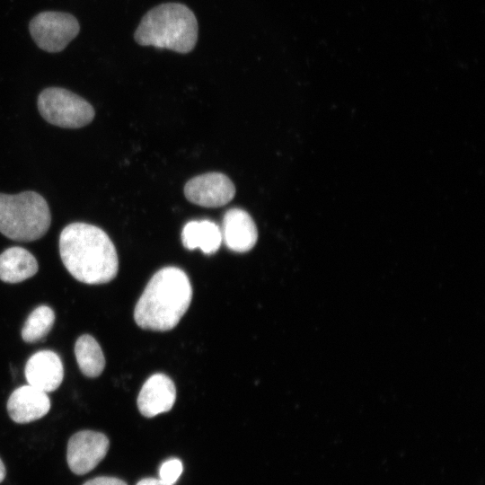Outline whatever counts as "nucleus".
Here are the masks:
<instances>
[{"label":"nucleus","instance_id":"obj_1","mask_svg":"<svg viewBox=\"0 0 485 485\" xmlns=\"http://www.w3.org/2000/svg\"><path fill=\"white\" fill-rule=\"evenodd\" d=\"M59 254L67 271L85 284L108 283L118 273L116 248L109 235L93 225H67L59 236Z\"/></svg>","mask_w":485,"mask_h":485},{"label":"nucleus","instance_id":"obj_2","mask_svg":"<svg viewBox=\"0 0 485 485\" xmlns=\"http://www.w3.org/2000/svg\"><path fill=\"white\" fill-rule=\"evenodd\" d=\"M192 287L186 273L165 267L151 278L138 299L134 318L137 324L153 331L173 329L188 310Z\"/></svg>","mask_w":485,"mask_h":485},{"label":"nucleus","instance_id":"obj_3","mask_svg":"<svg viewBox=\"0 0 485 485\" xmlns=\"http://www.w3.org/2000/svg\"><path fill=\"white\" fill-rule=\"evenodd\" d=\"M141 46L168 48L178 53L193 49L198 40V22L193 12L179 3H166L151 9L135 34Z\"/></svg>","mask_w":485,"mask_h":485},{"label":"nucleus","instance_id":"obj_4","mask_svg":"<svg viewBox=\"0 0 485 485\" xmlns=\"http://www.w3.org/2000/svg\"><path fill=\"white\" fill-rule=\"evenodd\" d=\"M51 214L46 199L35 191L0 193V233L18 242H31L48 230Z\"/></svg>","mask_w":485,"mask_h":485},{"label":"nucleus","instance_id":"obj_5","mask_svg":"<svg viewBox=\"0 0 485 485\" xmlns=\"http://www.w3.org/2000/svg\"><path fill=\"white\" fill-rule=\"evenodd\" d=\"M38 110L47 122L64 128H83L95 114L86 100L59 87H48L40 93Z\"/></svg>","mask_w":485,"mask_h":485},{"label":"nucleus","instance_id":"obj_6","mask_svg":"<svg viewBox=\"0 0 485 485\" xmlns=\"http://www.w3.org/2000/svg\"><path fill=\"white\" fill-rule=\"evenodd\" d=\"M80 30L70 13L43 12L30 22V32L37 46L47 52H59L76 37Z\"/></svg>","mask_w":485,"mask_h":485},{"label":"nucleus","instance_id":"obj_7","mask_svg":"<svg viewBox=\"0 0 485 485\" xmlns=\"http://www.w3.org/2000/svg\"><path fill=\"white\" fill-rule=\"evenodd\" d=\"M109 447L110 441L104 434L93 430L79 431L67 443V464L74 473L85 474L105 457Z\"/></svg>","mask_w":485,"mask_h":485},{"label":"nucleus","instance_id":"obj_8","mask_svg":"<svg viewBox=\"0 0 485 485\" xmlns=\"http://www.w3.org/2000/svg\"><path fill=\"white\" fill-rule=\"evenodd\" d=\"M184 194L198 206L218 207L234 198L235 187L224 173L208 172L190 179L184 187Z\"/></svg>","mask_w":485,"mask_h":485},{"label":"nucleus","instance_id":"obj_9","mask_svg":"<svg viewBox=\"0 0 485 485\" xmlns=\"http://www.w3.org/2000/svg\"><path fill=\"white\" fill-rule=\"evenodd\" d=\"M175 399L176 389L172 379L164 374H154L143 384L137 407L143 416L152 418L169 411Z\"/></svg>","mask_w":485,"mask_h":485},{"label":"nucleus","instance_id":"obj_10","mask_svg":"<svg viewBox=\"0 0 485 485\" xmlns=\"http://www.w3.org/2000/svg\"><path fill=\"white\" fill-rule=\"evenodd\" d=\"M24 373L28 384L45 392L57 389L64 376L62 361L51 350L33 354L26 363Z\"/></svg>","mask_w":485,"mask_h":485},{"label":"nucleus","instance_id":"obj_11","mask_svg":"<svg viewBox=\"0 0 485 485\" xmlns=\"http://www.w3.org/2000/svg\"><path fill=\"white\" fill-rule=\"evenodd\" d=\"M222 241L235 252H246L257 242L258 231L251 216L242 208H231L224 216Z\"/></svg>","mask_w":485,"mask_h":485},{"label":"nucleus","instance_id":"obj_12","mask_svg":"<svg viewBox=\"0 0 485 485\" xmlns=\"http://www.w3.org/2000/svg\"><path fill=\"white\" fill-rule=\"evenodd\" d=\"M50 409L47 392L30 384L14 390L7 401V411L16 423H29L46 415Z\"/></svg>","mask_w":485,"mask_h":485},{"label":"nucleus","instance_id":"obj_13","mask_svg":"<svg viewBox=\"0 0 485 485\" xmlns=\"http://www.w3.org/2000/svg\"><path fill=\"white\" fill-rule=\"evenodd\" d=\"M39 266L35 257L26 249L14 246L0 254V279L19 283L34 276Z\"/></svg>","mask_w":485,"mask_h":485},{"label":"nucleus","instance_id":"obj_14","mask_svg":"<svg viewBox=\"0 0 485 485\" xmlns=\"http://www.w3.org/2000/svg\"><path fill=\"white\" fill-rule=\"evenodd\" d=\"M183 246L188 250L199 248L205 254H213L222 243L219 226L209 220L190 221L181 232Z\"/></svg>","mask_w":485,"mask_h":485},{"label":"nucleus","instance_id":"obj_15","mask_svg":"<svg viewBox=\"0 0 485 485\" xmlns=\"http://www.w3.org/2000/svg\"><path fill=\"white\" fill-rule=\"evenodd\" d=\"M75 355L85 376L97 377L102 373L105 366L104 355L93 336L84 334L78 338L75 345Z\"/></svg>","mask_w":485,"mask_h":485},{"label":"nucleus","instance_id":"obj_16","mask_svg":"<svg viewBox=\"0 0 485 485\" xmlns=\"http://www.w3.org/2000/svg\"><path fill=\"white\" fill-rule=\"evenodd\" d=\"M55 313L47 305L35 308L28 316L22 329V338L25 342L34 343L44 338L53 327Z\"/></svg>","mask_w":485,"mask_h":485},{"label":"nucleus","instance_id":"obj_17","mask_svg":"<svg viewBox=\"0 0 485 485\" xmlns=\"http://www.w3.org/2000/svg\"><path fill=\"white\" fill-rule=\"evenodd\" d=\"M183 471L181 460L171 458L163 462L159 469V479L163 481L173 485Z\"/></svg>","mask_w":485,"mask_h":485},{"label":"nucleus","instance_id":"obj_18","mask_svg":"<svg viewBox=\"0 0 485 485\" xmlns=\"http://www.w3.org/2000/svg\"><path fill=\"white\" fill-rule=\"evenodd\" d=\"M84 485H127V483L115 477L101 476L86 481Z\"/></svg>","mask_w":485,"mask_h":485},{"label":"nucleus","instance_id":"obj_19","mask_svg":"<svg viewBox=\"0 0 485 485\" xmlns=\"http://www.w3.org/2000/svg\"><path fill=\"white\" fill-rule=\"evenodd\" d=\"M137 485H172L156 478H145L140 480Z\"/></svg>","mask_w":485,"mask_h":485},{"label":"nucleus","instance_id":"obj_20","mask_svg":"<svg viewBox=\"0 0 485 485\" xmlns=\"http://www.w3.org/2000/svg\"><path fill=\"white\" fill-rule=\"evenodd\" d=\"M5 477V467L0 459V483L4 481Z\"/></svg>","mask_w":485,"mask_h":485}]
</instances>
